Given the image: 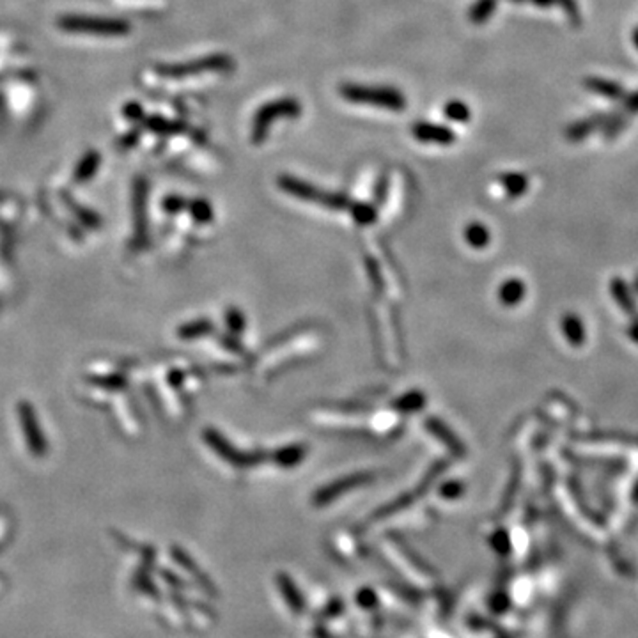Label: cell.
I'll list each match as a JSON object with an SVG mask.
<instances>
[{
	"label": "cell",
	"mask_w": 638,
	"mask_h": 638,
	"mask_svg": "<svg viewBox=\"0 0 638 638\" xmlns=\"http://www.w3.org/2000/svg\"><path fill=\"white\" fill-rule=\"evenodd\" d=\"M339 93L350 103L378 107V109L394 110V112H401L408 105L405 94L399 89H394V87H371L358 86V84H344V86H341Z\"/></svg>",
	"instance_id": "6da1fadb"
},
{
	"label": "cell",
	"mask_w": 638,
	"mask_h": 638,
	"mask_svg": "<svg viewBox=\"0 0 638 638\" xmlns=\"http://www.w3.org/2000/svg\"><path fill=\"white\" fill-rule=\"evenodd\" d=\"M61 31L71 34L102 36V38H121L130 34V24L121 18H100V16L66 15L57 20Z\"/></svg>",
	"instance_id": "7a4b0ae2"
},
{
	"label": "cell",
	"mask_w": 638,
	"mask_h": 638,
	"mask_svg": "<svg viewBox=\"0 0 638 638\" xmlns=\"http://www.w3.org/2000/svg\"><path fill=\"white\" fill-rule=\"evenodd\" d=\"M302 114V103L296 98L286 96L265 103L252 119V142L261 144L268 135V130L277 119H296Z\"/></svg>",
	"instance_id": "3957f363"
},
{
	"label": "cell",
	"mask_w": 638,
	"mask_h": 638,
	"mask_svg": "<svg viewBox=\"0 0 638 638\" xmlns=\"http://www.w3.org/2000/svg\"><path fill=\"white\" fill-rule=\"evenodd\" d=\"M277 183H279L281 190L293 195V197L300 199V201L319 204V206L330 208V210H346V208H350V199L346 195L335 194V192H325L321 188L314 187V185L305 183L302 179L293 178V176H281Z\"/></svg>",
	"instance_id": "277c9868"
},
{
	"label": "cell",
	"mask_w": 638,
	"mask_h": 638,
	"mask_svg": "<svg viewBox=\"0 0 638 638\" xmlns=\"http://www.w3.org/2000/svg\"><path fill=\"white\" fill-rule=\"evenodd\" d=\"M234 68V61L229 55L217 54L208 55L203 59H195L188 63L178 64H160L156 66V75L165 78H187L201 73H213V71H231Z\"/></svg>",
	"instance_id": "5b68a950"
},
{
	"label": "cell",
	"mask_w": 638,
	"mask_h": 638,
	"mask_svg": "<svg viewBox=\"0 0 638 638\" xmlns=\"http://www.w3.org/2000/svg\"><path fill=\"white\" fill-rule=\"evenodd\" d=\"M204 440H206V444L210 445L213 451H217V454L220 456V458L229 461L234 467H250V465L261 463L263 461V456L238 451L233 444H229V442H227L220 433L215 431V429H208V431L204 433Z\"/></svg>",
	"instance_id": "8992f818"
},
{
	"label": "cell",
	"mask_w": 638,
	"mask_h": 638,
	"mask_svg": "<svg viewBox=\"0 0 638 638\" xmlns=\"http://www.w3.org/2000/svg\"><path fill=\"white\" fill-rule=\"evenodd\" d=\"M412 133L417 141L424 142V144L451 146L456 141V133L451 128L433 125V123H417V125H413Z\"/></svg>",
	"instance_id": "52a82bcc"
},
{
	"label": "cell",
	"mask_w": 638,
	"mask_h": 638,
	"mask_svg": "<svg viewBox=\"0 0 638 638\" xmlns=\"http://www.w3.org/2000/svg\"><path fill=\"white\" fill-rule=\"evenodd\" d=\"M144 123L146 126H148V130L158 133V135H176V133H183L185 130H187V126L181 125V123L169 121V119L160 116L148 117V119L144 117Z\"/></svg>",
	"instance_id": "ba28073f"
},
{
	"label": "cell",
	"mask_w": 638,
	"mask_h": 638,
	"mask_svg": "<svg viewBox=\"0 0 638 638\" xmlns=\"http://www.w3.org/2000/svg\"><path fill=\"white\" fill-rule=\"evenodd\" d=\"M426 426H428L429 431H431L436 438H440V440L444 442V444L447 445L451 451L461 452L460 442H458V438L454 436V433H452L451 429L444 424V422L438 421V419H429V421L426 422Z\"/></svg>",
	"instance_id": "9c48e42d"
},
{
	"label": "cell",
	"mask_w": 638,
	"mask_h": 638,
	"mask_svg": "<svg viewBox=\"0 0 638 638\" xmlns=\"http://www.w3.org/2000/svg\"><path fill=\"white\" fill-rule=\"evenodd\" d=\"M273 458L282 467H295L305 458V447L304 445H288V447L279 449Z\"/></svg>",
	"instance_id": "30bf717a"
},
{
	"label": "cell",
	"mask_w": 638,
	"mask_h": 638,
	"mask_svg": "<svg viewBox=\"0 0 638 638\" xmlns=\"http://www.w3.org/2000/svg\"><path fill=\"white\" fill-rule=\"evenodd\" d=\"M426 406V397L421 392H408L394 403V408L403 413H415Z\"/></svg>",
	"instance_id": "8fae6325"
},
{
	"label": "cell",
	"mask_w": 638,
	"mask_h": 638,
	"mask_svg": "<svg viewBox=\"0 0 638 638\" xmlns=\"http://www.w3.org/2000/svg\"><path fill=\"white\" fill-rule=\"evenodd\" d=\"M495 6H497V0H477L472 6L468 18H470L472 24H484L491 16V13L495 11Z\"/></svg>",
	"instance_id": "7c38bea8"
},
{
	"label": "cell",
	"mask_w": 638,
	"mask_h": 638,
	"mask_svg": "<svg viewBox=\"0 0 638 638\" xmlns=\"http://www.w3.org/2000/svg\"><path fill=\"white\" fill-rule=\"evenodd\" d=\"M351 217H353L360 226H371V224L376 222L378 213L376 208L371 206V204L355 203L353 206H351Z\"/></svg>",
	"instance_id": "4fadbf2b"
},
{
	"label": "cell",
	"mask_w": 638,
	"mask_h": 638,
	"mask_svg": "<svg viewBox=\"0 0 638 638\" xmlns=\"http://www.w3.org/2000/svg\"><path fill=\"white\" fill-rule=\"evenodd\" d=\"M445 116L456 123H467L470 119V109L460 100H452L445 105Z\"/></svg>",
	"instance_id": "5bb4252c"
},
{
	"label": "cell",
	"mask_w": 638,
	"mask_h": 638,
	"mask_svg": "<svg viewBox=\"0 0 638 638\" xmlns=\"http://www.w3.org/2000/svg\"><path fill=\"white\" fill-rule=\"evenodd\" d=\"M465 238H467V242L470 243L472 247H475V249L486 247L488 240H490L488 231L484 229V226H481V224H472V226H468L467 231H465Z\"/></svg>",
	"instance_id": "9a60e30c"
},
{
	"label": "cell",
	"mask_w": 638,
	"mask_h": 638,
	"mask_svg": "<svg viewBox=\"0 0 638 638\" xmlns=\"http://www.w3.org/2000/svg\"><path fill=\"white\" fill-rule=\"evenodd\" d=\"M100 162H102V158H100V155H98V153H89V155H86V158H84L82 162H80V165H78V169H77V179H78V181L89 179L91 176H93L94 172H96V169H98V165H100Z\"/></svg>",
	"instance_id": "2e32d148"
},
{
	"label": "cell",
	"mask_w": 638,
	"mask_h": 638,
	"mask_svg": "<svg viewBox=\"0 0 638 638\" xmlns=\"http://www.w3.org/2000/svg\"><path fill=\"white\" fill-rule=\"evenodd\" d=\"M190 213L192 217L201 224L211 222V218H213V210H211L210 203L208 201H195V203L190 204Z\"/></svg>",
	"instance_id": "e0dca14e"
},
{
	"label": "cell",
	"mask_w": 638,
	"mask_h": 638,
	"mask_svg": "<svg viewBox=\"0 0 638 638\" xmlns=\"http://www.w3.org/2000/svg\"><path fill=\"white\" fill-rule=\"evenodd\" d=\"M211 330H213V327H211L208 321H197V323H192V325H188L187 328H183V330H181V337H188V339L203 337V335L210 334Z\"/></svg>",
	"instance_id": "ac0fdd59"
},
{
	"label": "cell",
	"mask_w": 638,
	"mask_h": 638,
	"mask_svg": "<svg viewBox=\"0 0 638 638\" xmlns=\"http://www.w3.org/2000/svg\"><path fill=\"white\" fill-rule=\"evenodd\" d=\"M226 319H227V323H229L231 330L236 332V334L243 332V328H245V319H243L242 312H238L236 309H231V311L227 312Z\"/></svg>",
	"instance_id": "d6986e66"
},
{
	"label": "cell",
	"mask_w": 638,
	"mask_h": 638,
	"mask_svg": "<svg viewBox=\"0 0 638 638\" xmlns=\"http://www.w3.org/2000/svg\"><path fill=\"white\" fill-rule=\"evenodd\" d=\"M123 114H125V117L130 119V121H142V119H144V109H142V105H139L137 102L126 103L125 109H123Z\"/></svg>",
	"instance_id": "ffe728a7"
},
{
	"label": "cell",
	"mask_w": 638,
	"mask_h": 638,
	"mask_svg": "<svg viewBox=\"0 0 638 638\" xmlns=\"http://www.w3.org/2000/svg\"><path fill=\"white\" fill-rule=\"evenodd\" d=\"M165 206H167L169 210L176 211V210H181V208L187 206V203H185L183 199H179V197H169L167 203H165Z\"/></svg>",
	"instance_id": "44dd1931"
}]
</instances>
